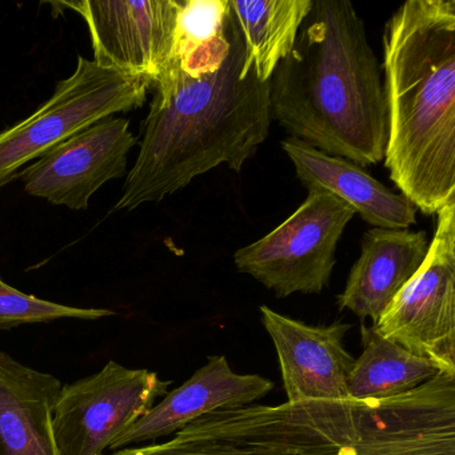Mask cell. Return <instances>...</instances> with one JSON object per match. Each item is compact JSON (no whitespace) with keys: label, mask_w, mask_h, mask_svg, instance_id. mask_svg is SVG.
I'll return each mask as SVG.
<instances>
[{"label":"cell","mask_w":455,"mask_h":455,"mask_svg":"<svg viewBox=\"0 0 455 455\" xmlns=\"http://www.w3.org/2000/svg\"><path fill=\"white\" fill-rule=\"evenodd\" d=\"M231 10V9H230ZM246 50L231 12L226 57L186 73L170 62L154 89L140 153L114 212L158 204L220 164L241 172L267 140L270 82L244 68Z\"/></svg>","instance_id":"cell-1"},{"label":"cell","mask_w":455,"mask_h":455,"mask_svg":"<svg viewBox=\"0 0 455 455\" xmlns=\"http://www.w3.org/2000/svg\"><path fill=\"white\" fill-rule=\"evenodd\" d=\"M271 119L291 138L361 167L385 158L380 68L348 0H313L270 79Z\"/></svg>","instance_id":"cell-2"},{"label":"cell","mask_w":455,"mask_h":455,"mask_svg":"<svg viewBox=\"0 0 455 455\" xmlns=\"http://www.w3.org/2000/svg\"><path fill=\"white\" fill-rule=\"evenodd\" d=\"M386 169L419 212L455 199V0H409L383 31Z\"/></svg>","instance_id":"cell-3"},{"label":"cell","mask_w":455,"mask_h":455,"mask_svg":"<svg viewBox=\"0 0 455 455\" xmlns=\"http://www.w3.org/2000/svg\"><path fill=\"white\" fill-rule=\"evenodd\" d=\"M363 407L347 399L217 410L164 443L113 455H339L358 434Z\"/></svg>","instance_id":"cell-4"},{"label":"cell","mask_w":455,"mask_h":455,"mask_svg":"<svg viewBox=\"0 0 455 455\" xmlns=\"http://www.w3.org/2000/svg\"><path fill=\"white\" fill-rule=\"evenodd\" d=\"M151 84L78 57L76 71L30 116L0 132V190L26 164L92 124L145 105Z\"/></svg>","instance_id":"cell-5"},{"label":"cell","mask_w":455,"mask_h":455,"mask_svg":"<svg viewBox=\"0 0 455 455\" xmlns=\"http://www.w3.org/2000/svg\"><path fill=\"white\" fill-rule=\"evenodd\" d=\"M307 190V198L284 222L234 254L241 273L278 298L319 294L329 286L338 243L355 215L353 207L329 191Z\"/></svg>","instance_id":"cell-6"},{"label":"cell","mask_w":455,"mask_h":455,"mask_svg":"<svg viewBox=\"0 0 455 455\" xmlns=\"http://www.w3.org/2000/svg\"><path fill=\"white\" fill-rule=\"evenodd\" d=\"M435 215L425 260L372 326L386 339L455 375V199Z\"/></svg>","instance_id":"cell-7"},{"label":"cell","mask_w":455,"mask_h":455,"mask_svg":"<svg viewBox=\"0 0 455 455\" xmlns=\"http://www.w3.org/2000/svg\"><path fill=\"white\" fill-rule=\"evenodd\" d=\"M170 380L108 361L100 371L62 386L52 427L60 455H103L169 393Z\"/></svg>","instance_id":"cell-8"},{"label":"cell","mask_w":455,"mask_h":455,"mask_svg":"<svg viewBox=\"0 0 455 455\" xmlns=\"http://www.w3.org/2000/svg\"><path fill=\"white\" fill-rule=\"evenodd\" d=\"M62 4L86 22L92 60L98 65L140 76L151 86L166 70L183 0H84Z\"/></svg>","instance_id":"cell-9"},{"label":"cell","mask_w":455,"mask_h":455,"mask_svg":"<svg viewBox=\"0 0 455 455\" xmlns=\"http://www.w3.org/2000/svg\"><path fill=\"white\" fill-rule=\"evenodd\" d=\"M138 145L130 121L108 116L71 135L18 174L25 193L71 210L89 207L110 180L127 175L129 154Z\"/></svg>","instance_id":"cell-10"},{"label":"cell","mask_w":455,"mask_h":455,"mask_svg":"<svg viewBox=\"0 0 455 455\" xmlns=\"http://www.w3.org/2000/svg\"><path fill=\"white\" fill-rule=\"evenodd\" d=\"M339 455H455V375L366 401L358 434Z\"/></svg>","instance_id":"cell-11"},{"label":"cell","mask_w":455,"mask_h":455,"mask_svg":"<svg viewBox=\"0 0 455 455\" xmlns=\"http://www.w3.org/2000/svg\"><path fill=\"white\" fill-rule=\"evenodd\" d=\"M259 311L278 354L289 403L350 399L348 375L355 358L343 345L350 324L310 326L268 306H260Z\"/></svg>","instance_id":"cell-12"},{"label":"cell","mask_w":455,"mask_h":455,"mask_svg":"<svg viewBox=\"0 0 455 455\" xmlns=\"http://www.w3.org/2000/svg\"><path fill=\"white\" fill-rule=\"evenodd\" d=\"M274 383L257 374H238L225 355L210 356L182 386L124 431L110 446L113 451L175 435L199 418L223 409L249 406L271 393Z\"/></svg>","instance_id":"cell-13"},{"label":"cell","mask_w":455,"mask_h":455,"mask_svg":"<svg viewBox=\"0 0 455 455\" xmlns=\"http://www.w3.org/2000/svg\"><path fill=\"white\" fill-rule=\"evenodd\" d=\"M427 250L425 231L367 230L362 238L361 255L338 297L340 310H350L362 321L370 318L375 323L399 290L417 273Z\"/></svg>","instance_id":"cell-14"},{"label":"cell","mask_w":455,"mask_h":455,"mask_svg":"<svg viewBox=\"0 0 455 455\" xmlns=\"http://www.w3.org/2000/svg\"><path fill=\"white\" fill-rule=\"evenodd\" d=\"M282 148L306 188L329 191L353 207L372 228H409L417 223V207L403 194L393 193L372 178L363 167L291 137L282 142Z\"/></svg>","instance_id":"cell-15"},{"label":"cell","mask_w":455,"mask_h":455,"mask_svg":"<svg viewBox=\"0 0 455 455\" xmlns=\"http://www.w3.org/2000/svg\"><path fill=\"white\" fill-rule=\"evenodd\" d=\"M62 383L0 350V455H60L52 417Z\"/></svg>","instance_id":"cell-16"},{"label":"cell","mask_w":455,"mask_h":455,"mask_svg":"<svg viewBox=\"0 0 455 455\" xmlns=\"http://www.w3.org/2000/svg\"><path fill=\"white\" fill-rule=\"evenodd\" d=\"M244 39V68L270 82L279 63L294 49L313 0H228Z\"/></svg>","instance_id":"cell-17"},{"label":"cell","mask_w":455,"mask_h":455,"mask_svg":"<svg viewBox=\"0 0 455 455\" xmlns=\"http://www.w3.org/2000/svg\"><path fill=\"white\" fill-rule=\"evenodd\" d=\"M361 356L348 375V398L380 401L403 395L441 374L435 363L362 326ZM450 375V374H449Z\"/></svg>","instance_id":"cell-18"},{"label":"cell","mask_w":455,"mask_h":455,"mask_svg":"<svg viewBox=\"0 0 455 455\" xmlns=\"http://www.w3.org/2000/svg\"><path fill=\"white\" fill-rule=\"evenodd\" d=\"M116 315L108 308H84L62 305L26 294L0 278V330H12L25 324L50 323L60 319L98 321Z\"/></svg>","instance_id":"cell-19"}]
</instances>
